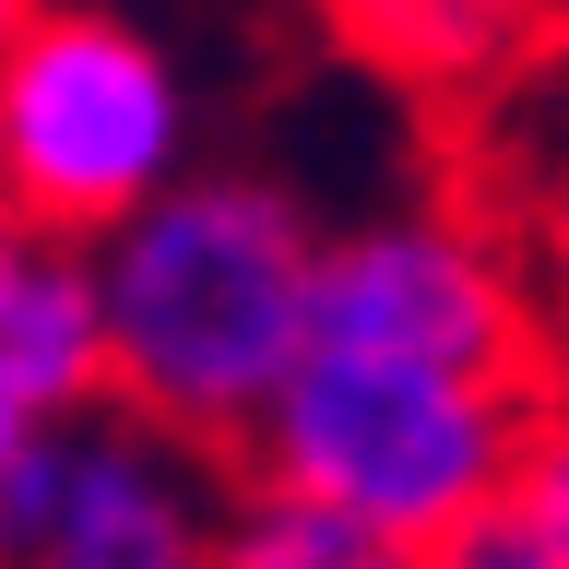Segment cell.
I'll return each instance as SVG.
<instances>
[{"label":"cell","mask_w":569,"mask_h":569,"mask_svg":"<svg viewBox=\"0 0 569 569\" xmlns=\"http://www.w3.org/2000/svg\"><path fill=\"white\" fill-rule=\"evenodd\" d=\"M320 309V213L261 167H190L96 238L107 403L238 462Z\"/></svg>","instance_id":"6da1fadb"},{"label":"cell","mask_w":569,"mask_h":569,"mask_svg":"<svg viewBox=\"0 0 569 569\" xmlns=\"http://www.w3.org/2000/svg\"><path fill=\"white\" fill-rule=\"evenodd\" d=\"M522 427H533V391L510 380H462V368H416V356H368V345H309L284 368V391L261 403L238 462L345 498L356 522L403 533V546H439L451 522L510 498Z\"/></svg>","instance_id":"7a4b0ae2"},{"label":"cell","mask_w":569,"mask_h":569,"mask_svg":"<svg viewBox=\"0 0 569 569\" xmlns=\"http://www.w3.org/2000/svg\"><path fill=\"white\" fill-rule=\"evenodd\" d=\"M190 71L119 0H36L0 36V202L107 238L167 178H190Z\"/></svg>","instance_id":"3957f363"},{"label":"cell","mask_w":569,"mask_h":569,"mask_svg":"<svg viewBox=\"0 0 569 569\" xmlns=\"http://www.w3.org/2000/svg\"><path fill=\"white\" fill-rule=\"evenodd\" d=\"M309 345H368V356H416V368H462V380H510V391L558 380V320H546L533 249L510 202H475V190H427V202L332 226Z\"/></svg>","instance_id":"277c9868"},{"label":"cell","mask_w":569,"mask_h":569,"mask_svg":"<svg viewBox=\"0 0 569 569\" xmlns=\"http://www.w3.org/2000/svg\"><path fill=\"white\" fill-rule=\"evenodd\" d=\"M226 475H238L226 451L131 416V403H96L60 427L48 510L0 569H213Z\"/></svg>","instance_id":"5b68a950"},{"label":"cell","mask_w":569,"mask_h":569,"mask_svg":"<svg viewBox=\"0 0 569 569\" xmlns=\"http://www.w3.org/2000/svg\"><path fill=\"white\" fill-rule=\"evenodd\" d=\"M0 403L96 416L107 403V320H96V238H60L0 202Z\"/></svg>","instance_id":"8992f818"},{"label":"cell","mask_w":569,"mask_h":569,"mask_svg":"<svg viewBox=\"0 0 569 569\" xmlns=\"http://www.w3.org/2000/svg\"><path fill=\"white\" fill-rule=\"evenodd\" d=\"M320 24L403 96L487 107L558 48V0H320Z\"/></svg>","instance_id":"52a82bcc"},{"label":"cell","mask_w":569,"mask_h":569,"mask_svg":"<svg viewBox=\"0 0 569 569\" xmlns=\"http://www.w3.org/2000/svg\"><path fill=\"white\" fill-rule=\"evenodd\" d=\"M213 569H416V546L356 522L345 498L297 487V475L238 462L226 475V522H213Z\"/></svg>","instance_id":"ba28073f"},{"label":"cell","mask_w":569,"mask_h":569,"mask_svg":"<svg viewBox=\"0 0 569 569\" xmlns=\"http://www.w3.org/2000/svg\"><path fill=\"white\" fill-rule=\"evenodd\" d=\"M510 226L533 249V284H546V320H558V356H569V119H546V142L522 154Z\"/></svg>","instance_id":"9c48e42d"},{"label":"cell","mask_w":569,"mask_h":569,"mask_svg":"<svg viewBox=\"0 0 569 569\" xmlns=\"http://www.w3.org/2000/svg\"><path fill=\"white\" fill-rule=\"evenodd\" d=\"M510 510H522V522L558 546V569H569V356H558V380L533 391V427H522V475H510Z\"/></svg>","instance_id":"30bf717a"},{"label":"cell","mask_w":569,"mask_h":569,"mask_svg":"<svg viewBox=\"0 0 569 569\" xmlns=\"http://www.w3.org/2000/svg\"><path fill=\"white\" fill-rule=\"evenodd\" d=\"M60 427H71V416H24V403H0V558H12V546L36 533V510H48Z\"/></svg>","instance_id":"8fae6325"},{"label":"cell","mask_w":569,"mask_h":569,"mask_svg":"<svg viewBox=\"0 0 569 569\" xmlns=\"http://www.w3.org/2000/svg\"><path fill=\"white\" fill-rule=\"evenodd\" d=\"M416 569H558V546L498 498V510H475V522H451L439 546H416Z\"/></svg>","instance_id":"7c38bea8"},{"label":"cell","mask_w":569,"mask_h":569,"mask_svg":"<svg viewBox=\"0 0 569 569\" xmlns=\"http://www.w3.org/2000/svg\"><path fill=\"white\" fill-rule=\"evenodd\" d=\"M24 12H36V0H0V36H12V24H24Z\"/></svg>","instance_id":"4fadbf2b"}]
</instances>
